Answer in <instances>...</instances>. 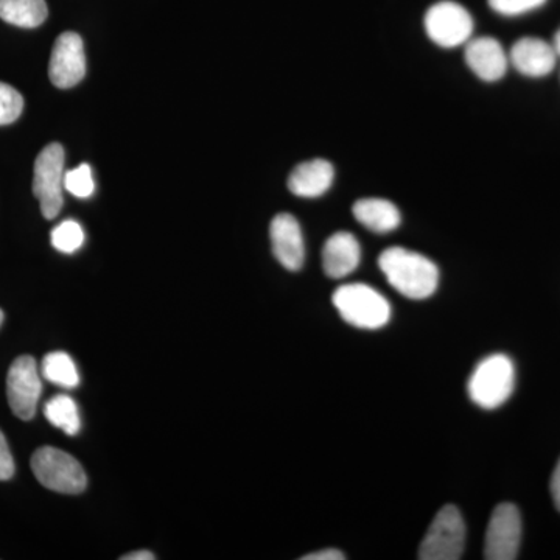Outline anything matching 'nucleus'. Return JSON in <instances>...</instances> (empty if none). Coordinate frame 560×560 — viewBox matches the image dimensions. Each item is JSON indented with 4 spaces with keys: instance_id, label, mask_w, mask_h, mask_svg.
Listing matches in <instances>:
<instances>
[{
    "instance_id": "obj_1",
    "label": "nucleus",
    "mask_w": 560,
    "mask_h": 560,
    "mask_svg": "<svg viewBox=\"0 0 560 560\" xmlns=\"http://www.w3.org/2000/svg\"><path fill=\"white\" fill-rule=\"evenodd\" d=\"M378 267L390 287L410 300H427L440 283V270L434 261L399 246L383 250L378 257Z\"/></svg>"
},
{
    "instance_id": "obj_2",
    "label": "nucleus",
    "mask_w": 560,
    "mask_h": 560,
    "mask_svg": "<svg viewBox=\"0 0 560 560\" xmlns=\"http://www.w3.org/2000/svg\"><path fill=\"white\" fill-rule=\"evenodd\" d=\"M331 301L341 318L359 329H382L390 318L388 300L366 283L338 287Z\"/></svg>"
},
{
    "instance_id": "obj_3",
    "label": "nucleus",
    "mask_w": 560,
    "mask_h": 560,
    "mask_svg": "<svg viewBox=\"0 0 560 560\" xmlns=\"http://www.w3.org/2000/svg\"><path fill=\"white\" fill-rule=\"evenodd\" d=\"M514 385V363L503 353H493L475 368L467 390L478 407L493 410L510 399Z\"/></svg>"
},
{
    "instance_id": "obj_4",
    "label": "nucleus",
    "mask_w": 560,
    "mask_h": 560,
    "mask_svg": "<svg viewBox=\"0 0 560 560\" xmlns=\"http://www.w3.org/2000/svg\"><path fill=\"white\" fill-rule=\"evenodd\" d=\"M32 470L44 488L60 493H80L88 478L79 460L55 447H40L33 453Z\"/></svg>"
},
{
    "instance_id": "obj_5",
    "label": "nucleus",
    "mask_w": 560,
    "mask_h": 560,
    "mask_svg": "<svg viewBox=\"0 0 560 560\" xmlns=\"http://www.w3.org/2000/svg\"><path fill=\"white\" fill-rule=\"evenodd\" d=\"M466 545V525L458 508H442L431 522L429 533L419 547L420 560H458Z\"/></svg>"
},
{
    "instance_id": "obj_6",
    "label": "nucleus",
    "mask_w": 560,
    "mask_h": 560,
    "mask_svg": "<svg viewBox=\"0 0 560 560\" xmlns=\"http://www.w3.org/2000/svg\"><path fill=\"white\" fill-rule=\"evenodd\" d=\"M65 187V150L60 143H50L40 151L35 161L33 194L38 198L40 212L47 220H54L62 209Z\"/></svg>"
},
{
    "instance_id": "obj_7",
    "label": "nucleus",
    "mask_w": 560,
    "mask_h": 560,
    "mask_svg": "<svg viewBox=\"0 0 560 560\" xmlns=\"http://www.w3.org/2000/svg\"><path fill=\"white\" fill-rule=\"evenodd\" d=\"M425 31L436 46L455 49L469 43L474 33V18L459 3L442 0L427 11Z\"/></svg>"
},
{
    "instance_id": "obj_8",
    "label": "nucleus",
    "mask_w": 560,
    "mask_h": 560,
    "mask_svg": "<svg viewBox=\"0 0 560 560\" xmlns=\"http://www.w3.org/2000/svg\"><path fill=\"white\" fill-rule=\"evenodd\" d=\"M521 541V512L515 504H499L492 512L488 533H486L485 558L488 560L517 559Z\"/></svg>"
},
{
    "instance_id": "obj_9",
    "label": "nucleus",
    "mask_w": 560,
    "mask_h": 560,
    "mask_svg": "<svg viewBox=\"0 0 560 560\" xmlns=\"http://www.w3.org/2000/svg\"><path fill=\"white\" fill-rule=\"evenodd\" d=\"M43 393L38 366L33 357L22 355L11 364L7 375V397L11 411L22 420H31Z\"/></svg>"
},
{
    "instance_id": "obj_10",
    "label": "nucleus",
    "mask_w": 560,
    "mask_h": 560,
    "mask_svg": "<svg viewBox=\"0 0 560 560\" xmlns=\"http://www.w3.org/2000/svg\"><path fill=\"white\" fill-rule=\"evenodd\" d=\"M86 73L83 40L77 33H62L55 40L51 50L49 77L51 83L60 90H69L83 80Z\"/></svg>"
},
{
    "instance_id": "obj_11",
    "label": "nucleus",
    "mask_w": 560,
    "mask_h": 560,
    "mask_svg": "<svg viewBox=\"0 0 560 560\" xmlns=\"http://www.w3.org/2000/svg\"><path fill=\"white\" fill-rule=\"evenodd\" d=\"M272 253L287 270H301L305 259L304 237L300 223L290 213H279L270 228Z\"/></svg>"
},
{
    "instance_id": "obj_12",
    "label": "nucleus",
    "mask_w": 560,
    "mask_h": 560,
    "mask_svg": "<svg viewBox=\"0 0 560 560\" xmlns=\"http://www.w3.org/2000/svg\"><path fill=\"white\" fill-rule=\"evenodd\" d=\"M466 62L478 79L493 83L506 75L510 57L500 40L481 36L466 44Z\"/></svg>"
},
{
    "instance_id": "obj_13",
    "label": "nucleus",
    "mask_w": 560,
    "mask_h": 560,
    "mask_svg": "<svg viewBox=\"0 0 560 560\" xmlns=\"http://www.w3.org/2000/svg\"><path fill=\"white\" fill-rule=\"evenodd\" d=\"M558 54L552 44L540 38H522L512 46L510 62L522 75L530 79L547 77L556 68Z\"/></svg>"
},
{
    "instance_id": "obj_14",
    "label": "nucleus",
    "mask_w": 560,
    "mask_h": 560,
    "mask_svg": "<svg viewBox=\"0 0 560 560\" xmlns=\"http://www.w3.org/2000/svg\"><path fill=\"white\" fill-rule=\"evenodd\" d=\"M360 260V243L350 232H337L324 245L323 268L331 279L346 278L357 270Z\"/></svg>"
},
{
    "instance_id": "obj_15",
    "label": "nucleus",
    "mask_w": 560,
    "mask_h": 560,
    "mask_svg": "<svg viewBox=\"0 0 560 560\" xmlns=\"http://www.w3.org/2000/svg\"><path fill=\"white\" fill-rule=\"evenodd\" d=\"M335 179V168L329 161L313 160L302 162L289 178L291 194L302 198H318L330 189Z\"/></svg>"
},
{
    "instance_id": "obj_16",
    "label": "nucleus",
    "mask_w": 560,
    "mask_h": 560,
    "mask_svg": "<svg viewBox=\"0 0 560 560\" xmlns=\"http://www.w3.org/2000/svg\"><path fill=\"white\" fill-rule=\"evenodd\" d=\"M352 212L360 224L377 234H386L400 226V210L383 198H364L357 201Z\"/></svg>"
},
{
    "instance_id": "obj_17",
    "label": "nucleus",
    "mask_w": 560,
    "mask_h": 560,
    "mask_svg": "<svg viewBox=\"0 0 560 560\" xmlns=\"http://www.w3.org/2000/svg\"><path fill=\"white\" fill-rule=\"evenodd\" d=\"M47 14L46 0H0V20L16 27H39Z\"/></svg>"
},
{
    "instance_id": "obj_18",
    "label": "nucleus",
    "mask_w": 560,
    "mask_h": 560,
    "mask_svg": "<svg viewBox=\"0 0 560 560\" xmlns=\"http://www.w3.org/2000/svg\"><path fill=\"white\" fill-rule=\"evenodd\" d=\"M44 415L51 425L65 431L69 436H75L81 429L79 407L72 397L60 394L47 401L44 407Z\"/></svg>"
},
{
    "instance_id": "obj_19",
    "label": "nucleus",
    "mask_w": 560,
    "mask_h": 560,
    "mask_svg": "<svg viewBox=\"0 0 560 560\" xmlns=\"http://www.w3.org/2000/svg\"><path fill=\"white\" fill-rule=\"evenodd\" d=\"M43 375L46 381L65 389L77 388L80 383L75 363L65 352H51L44 357Z\"/></svg>"
},
{
    "instance_id": "obj_20",
    "label": "nucleus",
    "mask_w": 560,
    "mask_h": 560,
    "mask_svg": "<svg viewBox=\"0 0 560 560\" xmlns=\"http://www.w3.org/2000/svg\"><path fill=\"white\" fill-rule=\"evenodd\" d=\"M84 243L83 228L77 221L66 220L51 231V245L60 253L72 254Z\"/></svg>"
},
{
    "instance_id": "obj_21",
    "label": "nucleus",
    "mask_w": 560,
    "mask_h": 560,
    "mask_svg": "<svg viewBox=\"0 0 560 560\" xmlns=\"http://www.w3.org/2000/svg\"><path fill=\"white\" fill-rule=\"evenodd\" d=\"M65 189L77 198H90L95 190L90 165L81 164L75 171L65 173Z\"/></svg>"
},
{
    "instance_id": "obj_22",
    "label": "nucleus",
    "mask_w": 560,
    "mask_h": 560,
    "mask_svg": "<svg viewBox=\"0 0 560 560\" xmlns=\"http://www.w3.org/2000/svg\"><path fill=\"white\" fill-rule=\"evenodd\" d=\"M24 98L9 84L0 83V125H10L20 119Z\"/></svg>"
},
{
    "instance_id": "obj_23",
    "label": "nucleus",
    "mask_w": 560,
    "mask_h": 560,
    "mask_svg": "<svg viewBox=\"0 0 560 560\" xmlns=\"http://www.w3.org/2000/svg\"><path fill=\"white\" fill-rule=\"evenodd\" d=\"M547 0H489L490 9L503 16H521L540 9Z\"/></svg>"
},
{
    "instance_id": "obj_24",
    "label": "nucleus",
    "mask_w": 560,
    "mask_h": 560,
    "mask_svg": "<svg viewBox=\"0 0 560 560\" xmlns=\"http://www.w3.org/2000/svg\"><path fill=\"white\" fill-rule=\"evenodd\" d=\"M14 475V460L11 456L9 442L0 431V481L10 480Z\"/></svg>"
},
{
    "instance_id": "obj_25",
    "label": "nucleus",
    "mask_w": 560,
    "mask_h": 560,
    "mask_svg": "<svg viewBox=\"0 0 560 560\" xmlns=\"http://www.w3.org/2000/svg\"><path fill=\"white\" fill-rule=\"evenodd\" d=\"M346 559V556L342 555L341 551L334 550V548H329V550L311 552V555L304 556L302 560H342Z\"/></svg>"
},
{
    "instance_id": "obj_26",
    "label": "nucleus",
    "mask_w": 560,
    "mask_h": 560,
    "mask_svg": "<svg viewBox=\"0 0 560 560\" xmlns=\"http://www.w3.org/2000/svg\"><path fill=\"white\" fill-rule=\"evenodd\" d=\"M551 495L552 500H555L556 508H558L560 512V459L551 478Z\"/></svg>"
},
{
    "instance_id": "obj_27",
    "label": "nucleus",
    "mask_w": 560,
    "mask_h": 560,
    "mask_svg": "<svg viewBox=\"0 0 560 560\" xmlns=\"http://www.w3.org/2000/svg\"><path fill=\"white\" fill-rule=\"evenodd\" d=\"M121 560H153L154 556L150 551H136L130 555L121 556Z\"/></svg>"
},
{
    "instance_id": "obj_28",
    "label": "nucleus",
    "mask_w": 560,
    "mask_h": 560,
    "mask_svg": "<svg viewBox=\"0 0 560 560\" xmlns=\"http://www.w3.org/2000/svg\"><path fill=\"white\" fill-rule=\"evenodd\" d=\"M552 47H555L556 54L560 57V28L555 35V43H552Z\"/></svg>"
},
{
    "instance_id": "obj_29",
    "label": "nucleus",
    "mask_w": 560,
    "mask_h": 560,
    "mask_svg": "<svg viewBox=\"0 0 560 560\" xmlns=\"http://www.w3.org/2000/svg\"><path fill=\"white\" fill-rule=\"evenodd\" d=\"M2 323H3V312L0 311V326H2Z\"/></svg>"
}]
</instances>
